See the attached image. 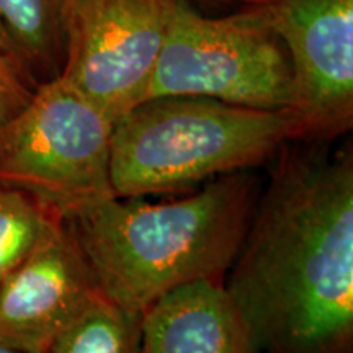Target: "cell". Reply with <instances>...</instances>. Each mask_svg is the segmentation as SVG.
Listing matches in <instances>:
<instances>
[{
	"instance_id": "obj_14",
	"label": "cell",
	"mask_w": 353,
	"mask_h": 353,
	"mask_svg": "<svg viewBox=\"0 0 353 353\" xmlns=\"http://www.w3.org/2000/svg\"><path fill=\"white\" fill-rule=\"evenodd\" d=\"M185 2H200V3H210V6H228L236 8H245V7H262L267 3L273 2V0H185Z\"/></svg>"
},
{
	"instance_id": "obj_12",
	"label": "cell",
	"mask_w": 353,
	"mask_h": 353,
	"mask_svg": "<svg viewBox=\"0 0 353 353\" xmlns=\"http://www.w3.org/2000/svg\"><path fill=\"white\" fill-rule=\"evenodd\" d=\"M54 218L26 193L0 187V283L37 247Z\"/></svg>"
},
{
	"instance_id": "obj_9",
	"label": "cell",
	"mask_w": 353,
	"mask_h": 353,
	"mask_svg": "<svg viewBox=\"0 0 353 353\" xmlns=\"http://www.w3.org/2000/svg\"><path fill=\"white\" fill-rule=\"evenodd\" d=\"M141 353H259L223 280L169 291L143 312Z\"/></svg>"
},
{
	"instance_id": "obj_2",
	"label": "cell",
	"mask_w": 353,
	"mask_h": 353,
	"mask_svg": "<svg viewBox=\"0 0 353 353\" xmlns=\"http://www.w3.org/2000/svg\"><path fill=\"white\" fill-rule=\"evenodd\" d=\"M257 198V179L241 170L216 176L182 200L108 196L65 221L101 293L144 312L180 286L223 280Z\"/></svg>"
},
{
	"instance_id": "obj_7",
	"label": "cell",
	"mask_w": 353,
	"mask_h": 353,
	"mask_svg": "<svg viewBox=\"0 0 353 353\" xmlns=\"http://www.w3.org/2000/svg\"><path fill=\"white\" fill-rule=\"evenodd\" d=\"M293 72L296 141L329 143L353 125V0L262 6Z\"/></svg>"
},
{
	"instance_id": "obj_1",
	"label": "cell",
	"mask_w": 353,
	"mask_h": 353,
	"mask_svg": "<svg viewBox=\"0 0 353 353\" xmlns=\"http://www.w3.org/2000/svg\"><path fill=\"white\" fill-rule=\"evenodd\" d=\"M276 154L224 288L259 353H353V152Z\"/></svg>"
},
{
	"instance_id": "obj_3",
	"label": "cell",
	"mask_w": 353,
	"mask_h": 353,
	"mask_svg": "<svg viewBox=\"0 0 353 353\" xmlns=\"http://www.w3.org/2000/svg\"><path fill=\"white\" fill-rule=\"evenodd\" d=\"M296 141L288 110L239 107L205 97H157L113 126L110 183L114 196L175 193L254 169Z\"/></svg>"
},
{
	"instance_id": "obj_5",
	"label": "cell",
	"mask_w": 353,
	"mask_h": 353,
	"mask_svg": "<svg viewBox=\"0 0 353 353\" xmlns=\"http://www.w3.org/2000/svg\"><path fill=\"white\" fill-rule=\"evenodd\" d=\"M112 132L107 114L63 77L41 83L0 125V187L26 193L64 219L114 196Z\"/></svg>"
},
{
	"instance_id": "obj_4",
	"label": "cell",
	"mask_w": 353,
	"mask_h": 353,
	"mask_svg": "<svg viewBox=\"0 0 353 353\" xmlns=\"http://www.w3.org/2000/svg\"><path fill=\"white\" fill-rule=\"evenodd\" d=\"M157 97H205L290 112L293 72L263 7L213 19L176 0L145 100Z\"/></svg>"
},
{
	"instance_id": "obj_13",
	"label": "cell",
	"mask_w": 353,
	"mask_h": 353,
	"mask_svg": "<svg viewBox=\"0 0 353 353\" xmlns=\"http://www.w3.org/2000/svg\"><path fill=\"white\" fill-rule=\"evenodd\" d=\"M34 83L10 56L0 52V125L17 117L33 99Z\"/></svg>"
},
{
	"instance_id": "obj_8",
	"label": "cell",
	"mask_w": 353,
	"mask_h": 353,
	"mask_svg": "<svg viewBox=\"0 0 353 353\" xmlns=\"http://www.w3.org/2000/svg\"><path fill=\"white\" fill-rule=\"evenodd\" d=\"M101 294L68 221L57 216L0 283V343L44 353Z\"/></svg>"
},
{
	"instance_id": "obj_6",
	"label": "cell",
	"mask_w": 353,
	"mask_h": 353,
	"mask_svg": "<svg viewBox=\"0 0 353 353\" xmlns=\"http://www.w3.org/2000/svg\"><path fill=\"white\" fill-rule=\"evenodd\" d=\"M176 0H76L59 77L113 126L145 100Z\"/></svg>"
},
{
	"instance_id": "obj_10",
	"label": "cell",
	"mask_w": 353,
	"mask_h": 353,
	"mask_svg": "<svg viewBox=\"0 0 353 353\" xmlns=\"http://www.w3.org/2000/svg\"><path fill=\"white\" fill-rule=\"evenodd\" d=\"M76 0H0V23L10 56L34 83L61 76L68 44V23Z\"/></svg>"
},
{
	"instance_id": "obj_16",
	"label": "cell",
	"mask_w": 353,
	"mask_h": 353,
	"mask_svg": "<svg viewBox=\"0 0 353 353\" xmlns=\"http://www.w3.org/2000/svg\"><path fill=\"white\" fill-rule=\"evenodd\" d=\"M0 353H21V352L13 350V348L7 347V345H2V343H0Z\"/></svg>"
},
{
	"instance_id": "obj_11",
	"label": "cell",
	"mask_w": 353,
	"mask_h": 353,
	"mask_svg": "<svg viewBox=\"0 0 353 353\" xmlns=\"http://www.w3.org/2000/svg\"><path fill=\"white\" fill-rule=\"evenodd\" d=\"M143 312L113 303L103 293L64 329L44 353H141Z\"/></svg>"
},
{
	"instance_id": "obj_15",
	"label": "cell",
	"mask_w": 353,
	"mask_h": 353,
	"mask_svg": "<svg viewBox=\"0 0 353 353\" xmlns=\"http://www.w3.org/2000/svg\"><path fill=\"white\" fill-rule=\"evenodd\" d=\"M0 52H3V54L10 56V44H8L6 30H3L2 23H0Z\"/></svg>"
}]
</instances>
